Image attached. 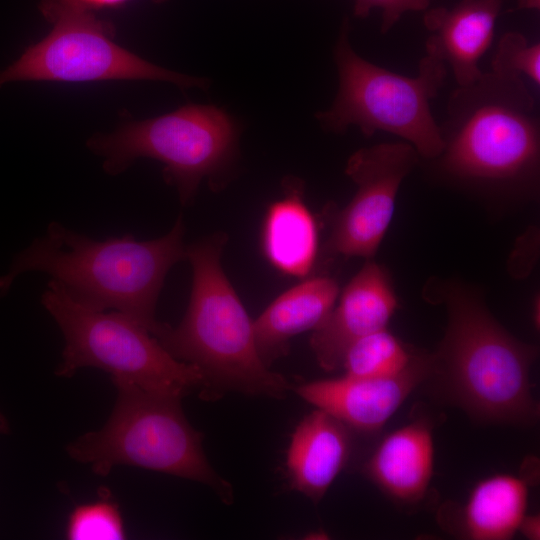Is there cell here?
<instances>
[{
	"mask_svg": "<svg viewBox=\"0 0 540 540\" xmlns=\"http://www.w3.org/2000/svg\"><path fill=\"white\" fill-rule=\"evenodd\" d=\"M184 233L181 215L167 234L145 241L131 234L96 240L52 221L0 276V298L21 274L42 272L80 304L117 311L157 338L167 326L155 316L158 297L169 270L186 260Z\"/></svg>",
	"mask_w": 540,
	"mask_h": 540,
	"instance_id": "obj_1",
	"label": "cell"
},
{
	"mask_svg": "<svg viewBox=\"0 0 540 540\" xmlns=\"http://www.w3.org/2000/svg\"><path fill=\"white\" fill-rule=\"evenodd\" d=\"M444 294L448 325L424 383L475 421L536 424L540 408L530 372L537 347L513 337L471 290L454 285Z\"/></svg>",
	"mask_w": 540,
	"mask_h": 540,
	"instance_id": "obj_2",
	"label": "cell"
},
{
	"mask_svg": "<svg viewBox=\"0 0 540 540\" xmlns=\"http://www.w3.org/2000/svg\"><path fill=\"white\" fill-rule=\"evenodd\" d=\"M442 172L461 182L491 187L534 184L540 163V118L523 79L482 73L459 87L440 125Z\"/></svg>",
	"mask_w": 540,
	"mask_h": 540,
	"instance_id": "obj_3",
	"label": "cell"
},
{
	"mask_svg": "<svg viewBox=\"0 0 540 540\" xmlns=\"http://www.w3.org/2000/svg\"><path fill=\"white\" fill-rule=\"evenodd\" d=\"M226 242L218 232L186 246L189 304L181 323L167 325L157 339L174 358L198 367L211 389L283 398L291 385L262 361L253 321L221 266Z\"/></svg>",
	"mask_w": 540,
	"mask_h": 540,
	"instance_id": "obj_4",
	"label": "cell"
},
{
	"mask_svg": "<svg viewBox=\"0 0 540 540\" xmlns=\"http://www.w3.org/2000/svg\"><path fill=\"white\" fill-rule=\"evenodd\" d=\"M112 382L117 395L108 420L70 442L68 455L99 476L127 465L201 482L231 503L232 486L211 467L202 434L186 419L181 399L120 379Z\"/></svg>",
	"mask_w": 540,
	"mask_h": 540,
	"instance_id": "obj_5",
	"label": "cell"
},
{
	"mask_svg": "<svg viewBox=\"0 0 540 540\" xmlns=\"http://www.w3.org/2000/svg\"><path fill=\"white\" fill-rule=\"evenodd\" d=\"M349 29L346 19L334 49L339 88L332 106L316 116L321 126L334 133L357 126L366 137L387 132L410 143L420 157L437 158L444 142L430 102L445 83L444 62L425 54L416 76L392 72L358 55Z\"/></svg>",
	"mask_w": 540,
	"mask_h": 540,
	"instance_id": "obj_6",
	"label": "cell"
},
{
	"mask_svg": "<svg viewBox=\"0 0 540 540\" xmlns=\"http://www.w3.org/2000/svg\"><path fill=\"white\" fill-rule=\"evenodd\" d=\"M41 304L64 337L59 377H71L81 368H97L157 394L182 399L210 384L195 365L174 358L148 330L125 315L90 309L74 300L50 279Z\"/></svg>",
	"mask_w": 540,
	"mask_h": 540,
	"instance_id": "obj_7",
	"label": "cell"
},
{
	"mask_svg": "<svg viewBox=\"0 0 540 540\" xmlns=\"http://www.w3.org/2000/svg\"><path fill=\"white\" fill-rule=\"evenodd\" d=\"M238 126L214 105L187 104L143 121L131 122L110 134H97L88 148L103 158V169L118 175L138 158L164 164L163 176L189 204L202 179L213 186L230 170L238 152Z\"/></svg>",
	"mask_w": 540,
	"mask_h": 540,
	"instance_id": "obj_8",
	"label": "cell"
},
{
	"mask_svg": "<svg viewBox=\"0 0 540 540\" xmlns=\"http://www.w3.org/2000/svg\"><path fill=\"white\" fill-rule=\"evenodd\" d=\"M51 32L29 46L0 73V87L13 81L91 82L159 80L185 90L207 80L152 64L113 41V26L91 14H61Z\"/></svg>",
	"mask_w": 540,
	"mask_h": 540,
	"instance_id": "obj_9",
	"label": "cell"
},
{
	"mask_svg": "<svg viewBox=\"0 0 540 540\" xmlns=\"http://www.w3.org/2000/svg\"><path fill=\"white\" fill-rule=\"evenodd\" d=\"M419 158L405 141L380 143L351 155L345 172L357 191L335 217L326 244L328 253L364 258L375 255L393 217L399 188Z\"/></svg>",
	"mask_w": 540,
	"mask_h": 540,
	"instance_id": "obj_10",
	"label": "cell"
},
{
	"mask_svg": "<svg viewBox=\"0 0 540 540\" xmlns=\"http://www.w3.org/2000/svg\"><path fill=\"white\" fill-rule=\"evenodd\" d=\"M430 355L416 353L402 372L388 377H342L300 384L296 393L350 429L363 433L379 431L406 398L426 381Z\"/></svg>",
	"mask_w": 540,
	"mask_h": 540,
	"instance_id": "obj_11",
	"label": "cell"
},
{
	"mask_svg": "<svg viewBox=\"0 0 540 540\" xmlns=\"http://www.w3.org/2000/svg\"><path fill=\"white\" fill-rule=\"evenodd\" d=\"M386 270L366 263L349 281L324 322L313 330L310 346L319 366L341 368L346 350L359 338L386 328L397 308Z\"/></svg>",
	"mask_w": 540,
	"mask_h": 540,
	"instance_id": "obj_12",
	"label": "cell"
},
{
	"mask_svg": "<svg viewBox=\"0 0 540 540\" xmlns=\"http://www.w3.org/2000/svg\"><path fill=\"white\" fill-rule=\"evenodd\" d=\"M502 4L503 0H460L452 7L425 11L426 54L449 66L457 86L470 85L483 73L479 61L492 43Z\"/></svg>",
	"mask_w": 540,
	"mask_h": 540,
	"instance_id": "obj_13",
	"label": "cell"
},
{
	"mask_svg": "<svg viewBox=\"0 0 540 540\" xmlns=\"http://www.w3.org/2000/svg\"><path fill=\"white\" fill-rule=\"evenodd\" d=\"M433 466V423L420 416L386 435L362 471L396 504L415 506L426 497Z\"/></svg>",
	"mask_w": 540,
	"mask_h": 540,
	"instance_id": "obj_14",
	"label": "cell"
},
{
	"mask_svg": "<svg viewBox=\"0 0 540 540\" xmlns=\"http://www.w3.org/2000/svg\"><path fill=\"white\" fill-rule=\"evenodd\" d=\"M351 431L322 409L306 415L294 429L286 453L291 489L318 503L349 461Z\"/></svg>",
	"mask_w": 540,
	"mask_h": 540,
	"instance_id": "obj_15",
	"label": "cell"
},
{
	"mask_svg": "<svg viewBox=\"0 0 540 540\" xmlns=\"http://www.w3.org/2000/svg\"><path fill=\"white\" fill-rule=\"evenodd\" d=\"M339 295L335 279L307 278L273 300L253 321L258 353L268 367L289 351L292 337L315 330L327 318Z\"/></svg>",
	"mask_w": 540,
	"mask_h": 540,
	"instance_id": "obj_16",
	"label": "cell"
},
{
	"mask_svg": "<svg viewBox=\"0 0 540 540\" xmlns=\"http://www.w3.org/2000/svg\"><path fill=\"white\" fill-rule=\"evenodd\" d=\"M284 196L267 209L262 226V249L279 272L308 276L318 254L317 222L303 199V183L294 177L283 181Z\"/></svg>",
	"mask_w": 540,
	"mask_h": 540,
	"instance_id": "obj_17",
	"label": "cell"
},
{
	"mask_svg": "<svg viewBox=\"0 0 540 540\" xmlns=\"http://www.w3.org/2000/svg\"><path fill=\"white\" fill-rule=\"evenodd\" d=\"M529 481L511 474L480 480L457 512L460 535L473 540H507L526 514Z\"/></svg>",
	"mask_w": 540,
	"mask_h": 540,
	"instance_id": "obj_18",
	"label": "cell"
},
{
	"mask_svg": "<svg viewBox=\"0 0 540 540\" xmlns=\"http://www.w3.org/2000/svg\"><path fill=\"white\" fill-rule=\"evenodd\" d=\"M415 355L384 328L352 343L344 354L341 368L344 375L351 377H388L406 369Z\"/></svg>",
	"mask_w": 540,
	"mask_h": 540,
	"instance_id": "obj_19",
	"label": "cell"
},
{
	"mask_svg": "<svg viewBox=\"0 0 540 540\" xmlns=\"http://www.w3.org/2000/svg\"><path fill=\"white\" fill-rule=\"evenodd\" d=\"M65 535L70 540H121L126 538L117 503L108 497L83 503L70 513Z\"/></svg>",
	"mask_w": 540,
	"mask_h": 540,
	"instance_id": "obj_20",
	"label": "cell"
},
{
	"mask_svg": "<svg viewBox=\"0 0 540 540\" xmlns=\"http://www.w3.org/2000/svg\"><path fill=\"white\" fill-rule=\"evenodd\" d=\"M492 73L506 78L527 77L540 84V44H530L519 32H507L498 41L491 62Z\"/></svg>",
	"mask_w": 540,
	"mask_h": 540,
	"instance_id": "obj_21",
	"label": "cell"
},
{
	"mask_svg": "<svg viewBox=\"0 0 540 540\" xmlns=\"http://www.w3.org/2000/svg\"><path fill=\"white\" fill-rule=\"evenodd\" d=\"M353 13L365 18L374 8L382 11L381 32L387 33L406 12L426 11L430 0H353Z\"/></svg>",
	"mask_w": 540,
	"mask_h": 540,
	"instance_id": "obj_22",
	"label": "cell"
},
{
	"mask_svg": "<svg viewBox=\"0 0 540 540\" xmlns=\"http://www.w3.org/2000/svg\"><path fill=\"white\" fill-rule=\"evenodd\" d=\"M133 0H42L40 10L47 20L61 14H91L106 9H117ZM162 1V0H156Z\"/></svg>",
	"mask_w": 540,
	"mask_h": 540,
	"instance_id": "obj_23",
	"label": "cell"
},
{
	"mask_svg": "<svg viewBox=\"0 0 540 540\" xmlns=\"http://www.w3.org/2000/svg\"><path fill=\"white\" fill-rule=\"evenodd\" d=\"M518 531L530 540L540 539V517L539 515H524Z\"/></svg>",
	"mask_w": 540,
	"mask_h": 540,
	"instance_id": "obj_24",
	"label": "cell"
},
{
	"mask_svg": "<svg viewBox=\"0 0 540 540\" xmlns=\"http://www.w3.org/2000/svg\"><path fill=\"white\" fill-rule=\"evenodd\" d=\"M516 9L520 10H539L540 0H514Z\"/></svg>",
	"mask_w": 540,
	"mask_h": 540,
	"instance_id": "obj_25",
	"label": "cell"
},
{
	"mask_svg": "<svg viewBox=\"0 0 540 540\" xmlns=\"http://www.w3.org/2000/svg\"><path fill=\"white\" fill-rule=\"evenodd\" d=\"M10 431L8 422L4 415L0 413V434H6Z\"/></svg>",
	"mask_w": 540,
	"mask_h": 540,
	"instance_id": "obj_26",
	"label": "cell"
}]
</instances>
